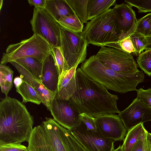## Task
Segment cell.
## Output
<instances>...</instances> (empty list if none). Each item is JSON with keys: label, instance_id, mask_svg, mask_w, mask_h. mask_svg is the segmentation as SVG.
<instances>
[{"label": "cell", "instance_id": "6da1fadb", "mask_svg": "<svg viewBox=\"0 0 151 151\" xmlns=\"http://www.w3.org/2000/svg\"><path fill=\"white\" fill-rule=\"evenodd\" d=\"M76 86L68 101L80 114L85 113L95 118L119 113L117 106L119 99L103 85L94 81L78 68L75 73Z\"/></svg>", "mask_w": 151, "mask_h": 151}, {"label": "cell", "instance_id": "7a4b0ae2", "mask_svg": "<svg viewBox=\"0 0 151 151\" xmlns=\"http://www.w3.org/2000/svg\"><path fill=\"white\" fill-rule=\"evenodd\" d=\"M33 116L24 105L9 96L0 102V145L28 142L33 128Z\"/></svg>", "mask_w": 151, "mask_h": 151}, {"label": "cell", "instance_id": "3957f363", "mask_svg": "<svg viewBox=\"0 0 151 151\" xmlns=\"http://www.w3.org/2000/svg\"><path fill=\"white\" fill-rule=\"evenodd\" d=\"M45 119L33 128L28 142L29 151H89L70 130L53 119Z\"/></svg>", "mask_w": 151, "mask_h": 151}, {"label": "cell", "instance_id": "277c9868", "mask_svg": "<svg viewBox=\"0 0 151 151\" xmlns=\"http://www.w3.org/2000/svg\"><path fill=\"white\" fill-rule=\"evenodd\" d=\"M80 68L94 81L108 89L121 93L137 91L138 84L144 81L145 76L142 70L134 74L118 73L104 66L95 55L86 59Z\"/></svg>", "mask_w": 151, "mask_h": 151}, {"label": "cell", "instance_id": "5b68a950", "mask_svg": "<svg viewBox=\"0 0 151 151\" xmlns=\"http://www.w3.org/2000/svg\"><path fill=\"white\" fill-rule=\"evenodd\" d=\"M81 34L88 44L116 48L122 32L112 9L109 8L88 22Z\"/></svg>", "mask_w": 151, "mask_h": 151}, {"label": "cell", "instance_id": "8992f818", "mask_svg": "<svg viewBox=\"0 0 151 151\" xmlns=\"http://www.w3.org/2000/svg\"><path fill=\"white\" fill-rule=\"evenodd\" d=\"M52 51V47L47 41L39 35L34 34L28 39L9 45L3 53L0 63L5 64L27 57L34 58L43 63Z\"/></svg>", "mask_w": 151, "mask_h": 151}, {"label": "cell", "instance_id": "52a82bcc", "mask_svg": "<svg viewBox=\"0 0 151 151\" xmlns=\"http://www.w3.org/2000/svg\"><path fill=\"white\" fill-rule=\"evenodd\" d=\"M60 31L61 48L69 70L85 60L88 44L81 32L75 33L61 26Z\"/></svg>", "mask_w": 151, "mask_h": 151}, {"label": "cell", "instance_id": "ba28073f", "mask_svg": "<svg viewBox=\"0 0 151 151\" xmlns=\"http://www.w3.org/2000/svg\"><path fill=\"white\" fill-rule=\"evenodd\" d=\"M30 23L34 34L42 37L52 47H61V26L45 9L34 7Z\"/></svg>", "mask_w": 151, "mask_h": 151}, {"label": "cell", "instance_id": "9c48e42d", "mask_svg": "<svg viewBox=\"0 0 151 151\" xmlns=\"http://www.w3.org/2000/svg\"><path fill=\"white\" fill-rule=\"evenodd\" d=\"M95 55L104 66L118 73L134 74L139 71L132 55L121 49L102 46Z\"/></svg>", "mask_w": 151, "mask_h": 151}, {"label": "cell", "instance_id": "30bf717a", "mask_svg": "<svg viewBox=\"0 0 151 151\" xmlns=\"http://www.w3.org/2000/svg\"><path fill=\"white\" fill-rule=\"evenodd\" d=\"M49 111L55 121L70 130L82 124L79 112L68 100L60 97L57 92Z\"/></svg>", "mask_w": 151, "mask_h": 151}, {"label": "cell", "instance_id": "8fae6325", "mask_svg": "<svg viewBox=\"0 0 151 151\" xmlns=\"http://www.w3.org/2000/svg\"><path fill=\"white\" fill-rule=\"evenodd\" d=\"M89 151H112L113 140L104 138L98 132L88 130L85 124L70 130Z\"/></svg>", "mask_w": 151, "mask_h": 151}, {"label": "cell", "instance_id": "7c38bea8", "mask_svg": "<svg viewBox=\"0 0 151 151\" xmlns=\"http://www.w3.org/2000/svg\"><path fill=\"white\" fill-rule=\"evenodd\" d=\"M95 119L97 132L102 137L114 141L124 140L127 130L118 115H105Z\"/></svg>", "mask_w": 151, "mask_h": 151}, {"label": "cell", "instance_id": "4fadbf2b", "mask_svg": "<svg viewBox=\"0 0 151 151\" xmlns=\"http://www.w3.org/2000/svg\"><path fill=\"white\" fill-rule=\"evenodd\" d=\"M118 115L128 131L140 123L151 121V108L136 98Z\"/></svg>", "mask_w": 151, "mask_h": 151}, {"label": "cell", "instance_id": "5bb4252c", "mask_svg": "<svg viewBox=\"0 0 151 151\" xmlns=\"http://www.w3.org/2000/svg\"><path fill=\"white\" fill-rule=\"evenodd\" d=\"M112 9L122 32L119 40L129 37L134 32L137 21L135 12L125 3L115 4Z\"/></svg>", "mask_w": 151, "mask_h": 151}, {"label": "cell", "instance_id": "9a60e30c", "mask_svg": "<svg viewBox=\"0 0 151 151\" xmlns=\"http://www.w3.org/2000/svg\"><path fill=\"white\" fill-rule=\"evenodd\" d=\"M20 74V77L32 87L40 96L42 103L50 110L56 92L51 91L47 89L41 83L38 81L27 70L14 61L10 62Z\"/></svg>", "mask_w": 151, "mask_h": 151}, {"label": "cell", "instance_id": "2e32d148", "mask_svg": "<svg viewBox=\"0 0 151 151\" xmlns=\"http://www.w3.org/2000/svg\"><path fill=\"white\" fill-rule=\"evenodd\" d=\"M60 74L52 51L45 58L42 63V83L49 91H58Z\"/></svg>", "mask_w": 151, "mask_h": 151}, {"label": "cell", "instance_id": "e0dca14e", "mask_svg": "<svg viewBox=\"0 0 151 151\" xmlns=\"http://www.w3.org/2000/svg\"><path fill=\"white\" fill-rule=\"evenodd\" d=\"M77 66L63 72L60 76L57 92L60 98L68 100L73 93L76 86L75 73Z\"/></svg>", "mask_w": 151, "mask_h": 151}, {"label": "cell", "instance_id": "ac0fdd59", "mask_svg": "<svg viewBox=\"0 0 151 151\" xmlns=\"http://www.w3.org/2000/svg\"><path fill=\"white\" fill-rule=\"evenodd\" d=\"M45 9L58 22L62 17L75 14L65 0H47Z\"/></svg>", "mask_w": 151, "mask_h": 151}, {"label": "cell", "instance_id": "d6986e66", "mask_svg": "<svg viewBox=\"0 0 151 151\" xmlns=\"http://www.w3.org/2000/svg\"><path fill=\"white\" fill-rule=\"evenodd\" d=\"M116 0H88L87 9L88 21L99 15L115 5Z\"/></svg>", "mask_w": 151, "mask_h": 151}, {"label": "cell", "instance_id": "ffe728a7", "mask_svg": "<svg viewBox=\"0 0 151 151\" xmlns=\"http://www.w3.org/2000/svg\"><path fill=\"white\" fill-rule=\"evenodd\" d=\"M14 61L23 67L38 81L42 83V62L33 57L22 58Z\"/></svg>", "mask_w": 151, "mask_h": 151}, {"label": "cell", "instance_id": "44dd1931", "mask_svg": "<svg viewBox=\"0 0 151 151\" xmlns=\"http://www.w3.org/2000/svg\"><path fill=\"white\" fill-rule=\"evenodd\" d=\"M16 88V91L22 97V103L30 102L38 105L42 103V99L37 92L24 80L22 83Z\"/></svg>", "mask_w": 151, "mask_h": 151}, {"label": "cell", "instance_id": "7402d4cb", "mask_svg": "<svg viewBox=\"0 0 151 151\" xmlns=\"http://www.w3.org/2000/svg\"><path fill=\"white\" fill-rule=\"evenodd\" d=\"M13 71L5 64H0V85L2 92L8 96L12 86Z\"/></svg>", "mask_w": 151, "mask_h": 151}, {"label": "cell", "instance_id": "603a6c76", "mask_svg": "<svg viewBox=\"0 0 151 151\" xmlns=\"http://www.w3.org/2000/svg\"><path fill=\"white\" fill-rule=\"evenodd\" d=\"M145 128L143 123H142L128 131L122 146L123 151H130Z\"/></svg>", "mask_w": 151, "mask_h": 151}, {"label": "cell", "instance_id": "cb8c5ba5", "mask_svg": "<svg viewBox=\"0 0 151 151\" xmlns=\"http://www.w3.org/2000/svg\"><path fill=\"white\" fill-rule=\"evenodd\" d=\"M83 24L88 23L87 9L88 0H65Z\"/></svg>", "mask_w": 151, "mask_h": 151}, {"label": "cell", "instance_id": "d4e9b609", "mask_svg": "<svg viewBox=\"0 0 151 151\" xmlns=\"http://www.w3.org/2000/svg\"><path fill=\"white\" fill-rule=\"evenodd\" d=\"M64 28L76 33L82 32L83 29V24L76 14L63 17L58 22Z\"/></svg>", "mask_w": 151, "mask_h": 151}, {"label": "cell", "instance_id": "484cf974", "mask_svg": "<svg viewBox=\"0 0 151 151\" xmlns=\"http://www.w3.org/2000/svg\"><path fill=\"white\" fill-rule=\"evenodd\" d=\"M134 32L145 37H151V13L137 20Z\"/></svg>", "mask_w": 151, "mask_h": 151}, {"label": "cell", "instance_id": "4316f807", "mask_svg": "<svg viewBox=\"0 0 151 151\" xmlns=\"http://www.w3.org/2000/svg\"><path fill=\"white\" fill-rule=\"evenodd\" d=\"M137 61L139 67L148 76H151V50L140 53Z\"/></svg>", "mask_w": 151, "mask_h": 151}, {"label": "cell", "instance_id": "83f0119b", "mask_svg": "<svg viewBox=\"0 0 151 151\" xmlns=\"http://www.w3.org/2000/svg\"><path fill=\"white\" fill-rule=\"evenodd\" d=\"M129 37L131 40L135 49V54L137 56L145 50L146 43V37L140 33L135 32Z\"/></svg>", "mask_w": 151, "mask_h": 151}, {"label": "cell", "instance_id": "f1b7e54d", "mask_svg": "<svg viewBox=\"0 0 151 151\" xmlns=\"http://www.w3.org/2000/svg\"><path fill=\"white\" fill-rule=\"evenodd\" d=\"M52 51L58 69L60 77L63 73L68 70V68L66 64L61 47H52Z\"/></svg>", "mask_w": 151, "mask_h": 151}, {"label": "cell", "instance_id": "f546056e", "mask_svg": "<svg viewBox=\"0 0 151 151\" xmlns=\"http://www.w3.org/2000/svg\"><path fill=\"white\" fill-rule=\"evenodd\" d=\"M131 7L134 6L138 9L139 13L151 12V0L124 1Z\"/></svg>", "mask_w": 151, "mask_h": 151}, {"label": "cell", "instance_id": "4dcf8cb0", "mask_svg": "<svg viewBox=\"0 0 151 151\" xmlns=\"http://www.w3.org/2000/svg\"><path fill=\"white\" fill-rule=\"evenodd\" d=\"M136 99L151 108V88L144 90L142 88L137 89Z\"/></svg>", "mask_w": 151, "mask_h": 151}, {"label": "cell", "instance_id": "1f68e13d", "mask_svg": "<svg viewBox=\"0 0 151 151\" xmlns=\"http://www.w3.org/2000/svg\"><path fill=\"white\" fill-rule=\"evenodd\" d=\"M80 118L82 122L86 126L87 130L97 132L95 118L86 114L82 113L80 114Z\"/></svg>", "mask_w": 151, "mask_h": 151}, {"label": "cell", "instance_id": "d6a6232c", "mask_svg": "<svg viewBox=\"0 0 151 151\" xmlns=\"http://www.w3.org/2000/svg\"><path fill=\"white\" fill-rule=\"evenodd\" d=\"M118 44L120 47L124 51L131 54H135V49L132 41L129 37L118 41Z\"/></svg>", "mask_w": 151, "mask_h": 151}, {"label": "cell", "instance_id": "836d02e7", "mask_svg": "<svg viewBox=\"0 0 151 151\" xmlns=\"http://www.w3.org/2000/svg\"><path fill=\"white\" fill-rule=\"evenodd\" d=\"M0 151H29L27 147L21 144H9L0 145Z\"/></svg>", "mask_w": 151, "mask_h": 151}, {"label": "cell", "instance_id": "e575fe53", "mask_svg": "<svg viewBox=\"0 0 151 151\" xmlns=\"http://www.w3.org/2000/svg\"><path fill=\"white\" fill-rule=\"evenodd\" d=\"M147 131L145 128L130 151H142Z\"/></svg>", "mask_w": 151, "mask_h": 151}, {"label": "cell", "instance_id": "d590c367", "mask_svg": "<svg viewBox=\"0 0 151 151\" xmlns=\"http://www.w3.org/2000/svg\"><path fill=\"white\" fill-rule=\"evenodd\" d=\"M28 1L31 6L43 9L46 8L47 0H28Z\"/></svg>", "mask_w": 151, "mask_h": 151}, {"label": "cell", "instance_id": "8d00e7d4", "mask_svg": "<svg viewBox=\"0 0 151 151\" xmlns=\"http://www.w3.org/2000/svg\"><path fill=\"white\" fill-rule=\"evenodd\" d=\"M23 79L20 77H17L15 78L14 80V83L16 88L19 86L22 83Z\"/></svg>", "mask_w": 151, "mask_h": 151}, {"label": "cell", "instance_id": "74e56055", "mask_svg": "<svg viewBox=\"0 0 151 151\" xmlns=\"http://www.w3.org/2000/svg\"><path fill=\"white\" fill-rule=\"evenodd\" d=\"M150 144L147 138L146 135L145 137L143 148L142 151H149Z\"/></svg>", "mask_w": 151, "mask_h": 151}, {"label": "cell", "instance_id": "f35d334b", "mask_svg": "<svg viewBox=\"0 0 151 151\" xmlns=\"http://www.w3.org/2000/svg\"><path fill=\"white\" fill-rule=\"evenodd\" d=\"M146 43L145 50H151V37H146Z\"/></svg>", "mask_w": 151, "mask_h": 151}, {"label": "cell", "instance_id": "ab89813d", "mask_svg": "<svg viewBox=\"0 0 151 151\" xmlns=\"http://www.w3.org/2000/svg\"><path fill=\"white\" fill-rule=\"evenodd\" d=\"M146 137L147 139L151 144V134L147 131L146 133Z\"/></svg>", "mask_w": 151, "mask_h": 151}, {"label": "cell", "instance_id": "60d3db41", "mask_svg": "<svg viewBox=\"0 0 151 151\" xmlns=\"http://www.w3.org/2000/svg\"><path fill=\"white\" fill-rule=\"evenodd\" d=\"M112 151H123L122 146L120 145L116 149H114Z\"/></svg>", "mask_w": 151, "mask_h": 151}, {"label": "cell", "instance_id": "b9f144b4", "mask_svg": "<svg viewBox=\"0 0 151 151\" xmlns=\"http://www.w3.org/2000/svg\"><path fill=\"white\" fill-rule=\"evenodd\" d=\"M149 151H151V144H150V149Z\"/></svg>", "mask_w": 151, "mask_h": 151}]
</instances>
